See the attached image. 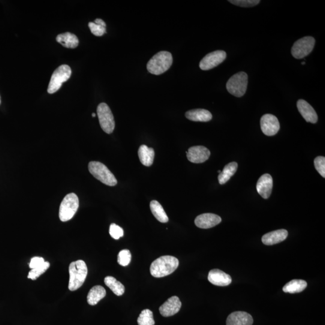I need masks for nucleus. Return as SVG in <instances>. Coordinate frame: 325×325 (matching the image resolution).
Wrapping results in <instances>:
<instances>
[{
	"mask_svg": "<svg viewBox=\"0 0 325 325\" xmlns=\"http://www.w3.org/2000/svg\"><path fill=\"white\" fill-rule=\"evenodd\" d=\"M179 266V261L171 255L162 256L153 261L150 272L155 278H162L173 273Z\"/></svg>",
	"mask_w": 325,
	"mask_h": 325,
	"instance_id": "1",
	"label": "nucleus"
},
{
	"mask_svg": "<svg viewBox=\"0 0 325 325\" xmlns=\"http://www.w3.org/2000/svg\"><path fill=\"white\" fill-rule=\"evenodd\" d=\"M69 290L75 291L80 288L85 281L87 275V267L83 260L72 262L69 267Z\"/></svg>",
	"mask_w": 325,
	"mask_h": 325,
	"instance_id": "2",
	"label": "nucleus"
},
{
	"mask_svg": "<svg viewBox=\"0 0 325 325\" xmlns=\"http://www.w3.org/2000/svg\"><path fill=\"white\" fill-rule=\"evenodd\" d=\"M173 63L172 54L162 51L156 53L147 63V69L150 74L158 75L164 74L171 68Z\"/></svg>",
	"mask_w": 325,
	"mask_h": 325,
	"instance_id": "3",
	"label": "nucleus"
},
{
	"mask_svg": "<svg viewBox=\"0 0 325 325\" xmlns=\"http://www.w3.org/2000/svg\"><path fill=\"white\" fill-rule=\"evenodd\" d=\"M88 168L90 173L104 185L108 186H114L117 185V181L115 177L106 166L102 162L90 161Z\"/></svg>",
	"mask_w": 325,
	"mask_h": 325,
	"instance_id": "4",
	"label": "nucleus"
},
{
	"mask_svg": "<svg viewBox=\"0 0 325 325\" xmlns=\"http://www.w3.org/2000/svg\"><path fill=\"white\" fill-rule=\"evenodd\" d=\"M79 207V200L76 194L71 193L63 198L59 209V218L62 222L71 220Z\"/></svg>",
	"mask_w": 325,
	"mask_h": 325,
	"instance_id": "5",
	"label": "nucleus"
},
{
	"mask_svg": "<svg viewBox=\"0 0 325 325\" xmlns=\"http://www.w3.org/2000/svg\"><path fill=\"white\" fill-rule=\"evenodd\" d=\"M72 71L70 66L62 65L57 68L51 77L48 92L50 94L58 91L63 83L67 81L71 76Z\"/></svg>",
	"mask_w": 325,
	"mask_h": 325,
	"instance_id": "6",
	"label": "nucleus"
},
{
	"mask_svg": "<svg viewBox=\"0 0 325 325\" xmlns=\"http://www.w3.org/2000/svg\"><path fill=\"white\" fill-rule=\"evenodd\" d=\"M248 75L245 72H240L232 76L227 83V89L229 93L236 97H241L245 95L248 86Z\"/></svg>",
	"mask_w": 325,
	"mask_h": 325,
	"instance_id": "7",
	"label": "nucleus"
},
{
	"mask_svg": "<svg viewBox=\"0 0 325 325\" xmlns=\"http://www.w3.org/2000/svg\"><path fill=\"white\" fill-rule=\"evenodd\" d=\"M96 111L102 130L107 134L112 133L115 127V122L110 107L107 104L102 102L98 105Z\"/></svg>",
	"mask_w": 325,
	"mask_h": 325,
	"instance_id": "8",
	"label": "nucleus"
},
{
	"mask_svg": "<svg viewBox=\"0 0 325 325\" xmlns=\"http://www.w3.org/2000/svg\"><path fill=\"white\" fill-rule=\"evenodd\" d=\"M315 39L311 36H306L299 39L291 48V54L297 59H303L311 52L314 47Z\"/></svg>",
	"mask_w": 325,
	"mask_h": 325,
	"instance_id": "9",
	"label": "nucleus"
},
{
	"mask_svg": "<svg viewBox=\"0 0 325 325\" xmlns=\"http://www.w3.org/2000/svg\"><path fill=\"white\" fill-rule=\"evenodd\" d=\"M227 57V54L224 51L218 50L207 54L201 60L200 67L203 71H208L216 67L223 62Z\"/></svg>",
	"mask_w": 325,
	"mask_h": 325,
	"instance_id": "10",
	"label": "nucleus"
},
{
	"mask_svg": "<svg viewBox=\"0 0 325 325\" xmlns=\"http://www.w3.org/2000/svg\"><path fill=\"white\" fill-rule=\"evenodd\" d=\"M260 125L262 131L268 136L276 134L280 129L278 118L271 114H264L261 117Z\"/></svg>",
	"mask_w": 325,
	"mask_h": 325,
	"instance_id": "11",
	"label": "nucleus"
},
{
	"mask_svg": "<svg viewBox=\"0 0 325 325\" xmlns=\"http://www.w3.org/2000/svg\"><path fill=\"white\" fill-rule=\"evenodd\" d=\"M186 154L190 161L194 164H203L209 158L210 151L203 146H195L190 147Z\"/></svg>",
	"mask_w": 325,
	"mask_h": 325,
	"instance_id": "12",
	"label": "nucleus"
},
{
	"mask_svg": "<svg viewBox=\"0 0 325 325\" xmlns=\"http://www.w3.org/2000/svg\"><path fill=\"white\" fill-rule=\"evenodd\" d=\"M221 221V217L215 214L204 213L197 217L195 220V224L198 228L209 229L215 227Z\"/></svg>",
	"mask_w": 325,
	"mask_h": 325,
	"instance_id": "13",
	"label": "nucleus"
},
{
	"mask_svg": "<svg viewBox=\"0 0 325 325\" xmlns=\"http://www.w3.org/2000/svg\"><path fill=\"white\" fill-rule=\"evenodd\" d=\"M181 307H182V302L179 298L177 296H173L159 307V311L164 317H170L179 312Z\"/></svg>",
	"mask_w": 325,
	"mask_h": 325,
	"instance_id": "14",
	"label": "nucleus"
},
{
	"mask_svg": "<svg viewBox=\"0 0 325 325\" xmlns=\"http://www.w3.org/2000/svg\"><path fill=\"white\" fill-rule=\"evenodd\" d=\"M257 191L261 197L268 199L272 194L273 188V179L270 175L264 174L258 179L257 184Z\"/></svg>",
	"mask_w": 325,
	"mask_h": 325,
	"instance_id": "15",
	"label": "nucleus"
},
{
	"mask_svg": "<svg viewBox=\"0 0 325 325\" xmlns=\"http://www.w3.org/2000/svg\"><path fill=\"white\" fill-rule=\"evenodd\" d=\"M254 320L251 314L244 311L231 313L227 319V325H252Z\"/></svg>",
	"mask_w": 325,
	"mask_h": 325,
	"instance_id": "16",
	"label": "nucleus"
},
{
	"mask_svg": "<svg viewBox=\"0 0 325 325\" xmlns=\"http://www.w3.org/2000/svg\"><path fill=\"white\" fill-rule=\"evenodd\" d=\"M297 107L301 115L307 122L315 123L317 122L318 116L314 108L311 105L303 99H299L297 102Z\"/></svg>",
	"mask_w": 325,
	"mask_h": 325,
	"instance_id": "17",
	"label": "nucleus"
},
{
	"mask_svg": "<svg viewBox=\"0 0 325 325\" xmlns=\"http://www.w3.org/2000/svg\"><path fill=\"white\" fill-rule=\"evenodd\" d=\"M208 279L212 284L222 287L230 285L232 282L231 277L228 274L218 269L210 271Z\"/></svg>",
	"mask_w": 325,
	"mask_h": 325,
	"instance_id": "18",
	"label": "nucleus"
},
{
	"mask_svg": "<svg viewBox=\"0 0 325 325\" xmlns=\"http://www.w3.org/2000/svg\"><path fill=\"white\" fill-rule=\"evenodd\" d=\"M288 236V231L285 230H278L270 232L262 237V242L265 245H273L284 241Z\"/></svg>",
	"mask_w": 325,
	"mask_h": 325,
	"instance_id": "19",
	"label": "nucleus"
},
{
	"mask_svg": "<svg viewBox=\"0 0 325 325\" xmlns=\"http://www.w3.org/2000/svg\"><path fill=\"white\" fill-rule=\"evenodd\" d=\"M187 119L195 122H209L212 119V114L205 109H194L187 111Z\"/></svg>",
	"mask_w": 325,
	"mask_h": 325,
	"instance_id": "20",
	"label": "nucleus"
},
{
	"mask_svg": "<svg viewBox=\"0 0 325 325\" xmlns=\"http://www.w3.org/2000/svg\"><path fill=\"white\" fill-rule=\"evenodd\" d=\"M138 155L141 164L145 167H150L154 159V150L151 147H148L145 144H142L138 150Z\"/></svg>",
	"mask_w": 325,
	"mask_h": 325,
	"instance_id": "21",
	"label": "nucleus"
},
{
	"mask_svg": "<svg viewBox=\"0 0 325 325\" xmlns=\"http://www.w3.org/2000/svg\"><path fill=\"white\" fill-rule=\"evenodd\" d=\"M56 41L62 46L68 48H77L79 44V40H78L77 36L69 32L57 35Z\"/></svg>",
	"mask_w": 325,
	"mask_h": 325,
	"instance_id": "22",
	"label": "nucleus"
},
{
	"mask_svg": "<svg viewBox=\"0 0 325 325\" xmlns=\"http://www.w3.org/2000/svg\"><path fill=\"white\" fill-rule=\"evenodd\" d=\"M106 295V291L101 285H95L90 289L87 294V303L90 305H95L99 301L103 299Z\"/></svg>",
	"mask_w": 325,
	"mask_h": 325,
	"instance_id": "23",
	"label": "nucleus"
},
{
	"mask_svg": "<svg viewBox=\"0 0 325 325\" xmlns=\"http://www.w3.org/2000/svg\"><path fill=\"white\" fill-rule=\"evenodd\" d=\"M307 287V282L302 279H293L286 284L282 288L283 291L288 293H297L302 292Z\"/></svg>",
	"mask_w": 325,
	"mask_h": 325,
	"instance_id": "24",
	"label": "nucleus"
},
{
	"mask_svg": "<svg viewBox=\"0 0 325 325\" xmlns=\"http://www.w3.org/2000/svg\"><path fill=\"white\" fill-rule=\"evenodd\" d=\"M238 165L236 162H231L225 166L224 170L218 176L220 185H224L233 177L237 170Z\"/></svg>",
	"mask_w": 325,
	"mask_h": 325,
	"instance_id": "25",
	"label": "nucleus"
},
{
	"mask_svg": "<svg viewBox=\"0 0 325 325\" xmlns=\"http://www.w3.org/2000/svg\"><path fill=\"white\" fill-rule=\"evenodd\" d=\"M150 209L155 218L159 222L167 223L169 221V218L167 213L165 212L164 208L158 201L153 200L150 203Z\"/></svg>",
	"mask_w": 325,
	"mask_h": 325,
	"instance_id": "26",
	"label": "nucleus"
},
{
	"mask_svg": "<svg viewBox=\"0 0 325 325\" xmlns=\"http://www.w3.org/2000/svg\"><path fill=\"white\" fill-rule=\"evenodd\" d=\"M105 284L113 292V293L120 296L124 293L125 287L121 282L117 281L113 276H108L104 279Z\"/></svg>",
	"mask_w": 325,
	"mask_h": 325,
	"instance_id": "27",
	"label": "nucleus"
},
{
	"mask_svg": "<svg viewBox=\"0 0 325 325\" xmlns=\"http://www.w3.org/2000/svg\"><path fill=\"white\" fill-rule=\"evenodd\" d=\"M88 26L93 35L102 36L106 33V24L101 19H96L95 23L90 22Z\"/></svg>",
	"mask_w": 325,
	"mask_h": 325,
	"instance_id": "28",
	"label": "nucleus"
},
{
	"mask_svg": "<svg viewBox=\"0 0 325 325\" xmlns=\"http://www.w3.org/2000/svg\"><path fill=\"white\" fill-rule=\"evenodd\" d=\"M137 323L138 325H154L152 312L148 309L143 310L138 316Z\"/></svg>",
	"mask_w": 325,
	"mask_h": 325,
	"instance_id": "29",
	"label": "nucleus"
},
{
	"mask_svg": "<svg viewBox=\"0 0 325 325\" xmlns=\"http://www.w3.org/2000/svg\"><path fill=\"white\" fill-rule=\"evenodd\" d=\"M50 266L49 262L45 261L44 263L41 266L35 268L30 271L28 275V278L32 280H36L44 272H46L48 268Z\"/></svg>",
	"mask_w": 325,
	"mask_h": 325,
	"instance_id": "30",
	"label": "nucleus"
},
{
	"mask_svg": "<svg viewBox=\"0 0 325 325\" xmlns=\"http://www.w3.org/2000/svg\"><path fill=\"white\" fill-rule=\"evenodd\" d=\"M131 260V254L128 249H123L120 251L117 257V263L120 266H126L130 263Z\"/></svg>",
	"mask_w": 325,
	"mask_h": 325,
	"instance_id": "31",
	"label": "nucleus"
},
{
	"mask_svg": "<svg viewBox=\"0 0 325 325\" xmlns=\"http://www.w3.org/2000/svg\"><path fill=\"white\" fill-rule=\"evenodd\" d=\"M228 2L231 4L243 8L254 7L260 3L259 0H230Z\"/></svg>",
	"mask_w": 325,
	"mask_h": 325,
	"instance_id": "32",
	"label": "nucleus"
},
{
	"mask_svg": "<svg viewBox=\"0 0 325 325\" xmlns=\"http://www.w3.org/2000/svg\"><path fill=\"white\" fill-rule=\"evenodd\" d=\"M314 167L320 176L325 178V158L324 156H318L314 159Z\"/></svg>",
	"mask_w": 325,
	"mask_h": 325,
	"instance_id": "33",
	"label": "nucleus"
},
{
	"mask_svg": "<svg viewBox=\"0 0 325 325\" xmlns=\"http://www.w3.org/2000/svg\"><path fill=\"white\" fill-rule=\"evenodd\" d=\"M109 233L111 237L115 240H118L120 237L123 236V229L115 224L110 225Z\"/></svg>",
	"mask_w": 325,
	"mask_h": 325,
	"instance_id": "34",
	"label": "nucleus"
},
{
	"mask_svg": "<svg viewBox=\"0 0 325 325\" xmlns=\"http://www.w3.org/2000/svg\"><path fill=\"white\" fill-rule=\"evenodd\" d=\"M44 259L42 257H36L32 258L29 264L30 269H33L35 268L39 267L44 263Z\"/></svg>",
	"mask_w": 325,
	"mask_h": 325,
	"instance_id": "35",
	"label": "nucleus"
},
{
	"mask_svg": "<svg viewBox=\"0 0 325 325\" xmlns=\"http://www.w3.org/2000/svg\"><path fill=\"white\" fill-rule=\"evenodd\" d=\"M92 117H95V116H96V114L94 113H93L92 114Z\"/></svg>",
	"mask_w": 325,
	"mask_h": 325,
	"instance_id": "36",
	"label": "nucleus"
},
{
	"mask_svg": "<svg viewBox=\"0 0 325 325\" xmlns=\"http://www.w3.org/2000/svg\"><path fill=\"white\" fill-rule=\"evenodd\" d=\"M302 65H305V62H302Z\"/></svg>",
	"mask_w": 325,
	"mask_h": 325,
	"instance_id": "37",
	"label": "nucleus"
},
{
	"mask_svg": "<svg viewBox=\"0 0 325 325\" xmlns=\"http://www.w3.org/2000/svg\"><path fill=\"white\" fill-rule=\"evenodd\" d=\"M221 173V171H220V170L218 171V173H219V174H220V173Z\"/></svg>",
	"mask_w": 325,
	"mask_h": 325,
	"instance_id": "38",
	"label": "nucleus"
},
{
	"mask_svg": "<svg viewBox=\"0 0 325 325\" xmlns=\"http://www.w3.org/2000/svg\"><path fill=\"white\" fill-rule=\"evenodd\" d=\"M0 104H1V98H0Z\"/></svg>",
	"mask_w": 325,
	"mask_h": 325,
	"instance_id": "39",
	"label": "nucleus"
}]
</instances>
